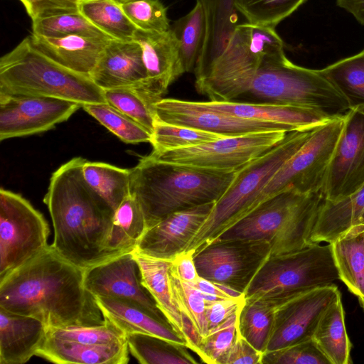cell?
<instances>
[{"label":"cell","mask_w":364,"mask_h":364,"mask_svg":"<svg viewBox=\"0 0 364 364\" xmlns=\"http://www.w3.org/2000/svg\"><path fill=\"white\" fill-rule=\"evenodd\" d=\"M84 274L48 245L0 281V308L36 318L47 330L102 324Z\"/></svg>","instance_id":"obj_1"},{"label":"cell","mask_w":364,"mask_h":364,"mask_svg":"<svg viewBox=\"0 0 364 364\" xmlns=\"http://www.w3.org/2000/svg\"><path fill=\"white\" fill-rule=\"evenodd\" d=\"M86 161L78 156L61 165L43 198L54 230L51 245L84 270L115 258L107 249L114 211L86 182Z\"/></svg>","instance_id":"obj_2"},{"label":"cell","mask_w":364,"mask_h":364,"mask_svg":"<svg viewBox=\"0 0 364 364\" xmlns=\"http://www.w3.org/2000/svg\"><path fill=\"white\" fill-rule=\"evenodd\" d=\"M236 172L176 164L147 155L130 169V194L142 209L147 229L172 213L216 203Z\"/></svg>","instance_id":"obj_3"},{"label":"cell","mask_w":364,"mask_h":364,"mask_svg":"<svg viewBox=\"0 0 364 364\" xmlns=\"http://www.w3.org/2000/svg\"><path fill=\"white\" fill-rule=\"evenodd\" d=\"M0 94L54 97L82 105L107 104L90 77L51 60L23 38L0 59Z\"/></svg>","instance_id":"obj_4"},{"label":"cell","mask_w":364,"mask_h":364,"mask_svg":"<svg viewBox=\"0 0 364 364\" xmlns=\"http://www.w3.org/2000/svg\"><path fill=\"white\" fill-rule=\"evenodd\" d=\"M242 97L250 102L318 109L332 114H343L352 107L346 95L321 70L294 64L284 49L264 57Z\"/></svg>","instance_id":"obj_5"},{"label":"cell","mask_w":364,"mask_h":364,"mask_svg":"<svg viewBox=\"0 0 364 364\" xmlns=\"http://www.w3.org/2000/svg\"><path fill=\"white\" fill-rule=\"evenodd\" d=\"M323 199L321 193L282 192L261 203L214 240H266L271 255L301 250L314 243L311 235Z\"/></svg>","instance_id":"obj_6"},{"label":"cell","mask_w":364,"mask_h":364,"mask_svg":"<svg viewBox=\"0 0 364 364\" xmlns=\"http://www.w3.org/2000/svg\"><path fill=\"white\" fill-rule=\"evenodd\" d=\"M312 130L287 132L279 143L237 171L232 183L215 203L185 251L195 252L252 212L262 191L304 144Z\"/></svg>","instance_id":"obj_7"},{"label":"cell","mask_w":364,"mask_h":364,"mask_svg":"<svg viewBox=\"0 0 364 364\" xmlns=\"http://www.w3.org/2000/svg\"><path fill=\"white\" fill-rule=\"evenodd\" d=\"M339 279L331 243H312L301 250L270 255L244 293L277 305Z\"/></svg>","instance_id":"obj_8"},{"label":"cell","mask_w":364,"mask_h":364,"mask_svg":"<svg viewBox=\"0 0 364 364\" xmlns=\"http://www.w3.org/2000/svg\"><path fill=\"white\" fill-rule=\"evenodd\" d=\"M280 49L284 43L274 28L243 22L207 76L195 82L196 89L213 101L240 98L248 91L264 57Z\"/></svg>","instance_id":"obj_9"},{"label":"cell","mask_w":364,"mask_h":364,"mask_svg":"<svg viewBox=\"0 0 364 364\" xmlns=\"http://www.w3.org/2000/svg\"><path fill=\"white\" fill-rule=\"evenodd\" d=\"M344 114L313 129L304 144L281 166L268 182L255 204L293 190L303 193H321L327 168L344 125Z\"/></svg>","instance_id":"obj_10"},{"label":"cell","mask_w":364,"mask_h":364,"mask_svg":"<svg viewBox=\"0 0 364 364\" xmlns=\"http://www.w3.org/2000/svg\"><path fill=\"white\" fill-rule=\"evenodd\" d=\"M47 221L20 194L0 189V281L48 246Z\"/></svg>","instance_id":"obj_11"},{"label":"cell","mask_w":364,"mask_h":364,"mask_svg":"<svg viewBox=\"0 0 364 364\" xmlns=\"http://www.w3.org/2000/svg\"><path fill=\"white\" fill-rule=\"evenodd\" d=\"M287 132L269 131L226 136L198 146L151 151L165 162L220 171H237L279 143Z\"/></svg>","instance_id":"obj_12"},{"label":"cell","mask_w":364,"mask_h":364,"mask_svg":"<svg viewBox=\"0 0 364 364\" xmlns=\"http://www.w3.org/2000/svg\"><path fill=\"white\" fill-rule=\"evenodd\" d=\"M270 255L266 240H214L196 251L193 259L199 277L244 294Z\"/></svg>","instance_id":"obj_13"},{"label":"cell","mask_w":364,"mask_h":364,"mask_svg":"<svg viewBox=\"0 0 364 364\" xmlns=\"http://www.w3.org/2000/svg\"><path fill=\"white\" fill-rule=\"evenodd\" d=\"M344 125L331 158L321 194L337 200L364 186V103L344 113Z\"/></svg>","instance_id":"obj_14"},{"label":"cell","mask_w":364,"mask_h":364,"mask_svg":"<svg viewBox=\"0 0 364 364\" xmlns=\"http://www.w3.org/2000/svg\"><path fill=\"white\" fill-rule=\"evenodd\" d=\"M341 296L338 287H317L276 305L266 351L283 348L313 338L326 309Z\"/></svg>","instance_id":"obj_15"},{"label":"cell","mask_w":364,"mask_h":364,"mask_svg":"<svg viewBox=\"0 0 364 364\" xmlns=\"http://www.w3.org/2000/svg\"><path fill=\"white\" fill-rule=\"evenodd\" d=\"M80 107L59 98L0 94V140L50 130Z\"/></svg>","instance_id":"obj_16"},{"label":"cell","mask_w":364,"mask_h":364,"mask_svg":"<svg viewBox=\"0 0 364 364\" xmlns=\"http://www.w3.org/2000/svg\"><path fill=\"white\" fill-rule=\"evenodd\" d=\"M84 284L95 296L132 301L167 322L155 301L142 285L137 262L127 253L85 270Z\"/></svg>","instance_id":"obj_17"},{"label":"cell","mask_w":364,"mask_h":364,"mask_svg":"<svg viewBox=\"0 0 364 364\" xmlns=\"http://www.w3.org/2000/svg\"><path fill=\"white\" fill-rule=\"evenodd\" d=\"M155 110L156 118L163 122L225 136L269 131L293 132L282 124L220 114L195 107L191 101L178 99L163 98L156 103Z\"/></svg>","instance_id":"obj_18"},{"label":"cell","mask_w":364,"mask_h":364,"mask_svg":"<svg viewBox=\"0 0 364 364\" xmlns=\"http://www.w3.org/2000/svg\"><path fill=\"white\" fill-rule=\"evenodd\" d=\"M215 203H206L169 214L146 230L132 252L172 260L186 250L210 214Z\"/></svg>","instance_id":"obj_19"},{"label":"cell","mask_w":364,"mask_h":364,"mask_svg":"<svg viewBox=\"0 0 364 364\" xmlns=\"http://www.w3.org/2000/svg\"><path fill=\"white\" fill-rule=\"evenodd\" d=\"M134 40L141 46L146 70V79L139 87L157 102L185 73L178 41L171 29L151 32L137 28Z\"/></svg>","instance_id":"obj_20"},{"label":"cell","mask_w":364,"mask_h":364,"mask_svg":"<svg viewBox=\"0 0 364 364\" xmlns=\"http://www.w3.org/2000/svg\"><path fill=\"white\" fill-rule=\"evenodd\" d=\"M191 102L195 107L220 114L282 124L291 131H310L338 115L318 109L235 100Z\"/></svg>","instance_id":"obj_21"},{"label":"cell","mask_w":364,"mask_h":364,"mask_svg":"<svg viewBox=\"0 0 364 364\" xmlns=\"http://www.w3.org/2000/svg\"><path fill=\"white\" fill-rule=\"evenodd\" d=\"M90 77L103 90L141 87L146 70L141 46L134 40L110 39Z\"/></svg>","instance_id":"obj_22"},{"label":"cell","mask_w":364,"mask_h":364,"mask_svg":"<svg viewBox=\"0 0 364 364\" xmlns=\"http://www.w3.org/2000/svg\"><path fill=\"white\" fill-rule=\"evenodd\" d=\"M200 1L204 12L205 34L193 71L195 82L203 80L209 73L226 48L236 28L242 23L240 16H242L237 9L235 0Z\"/></svg>","instance_id":"obj_23"},{"label":"cell","mask_w":364,"mask_h":364,"mask_svg":"<svg viewBox=\"0 0 364 364\" xmlns=\"http://www.w3.org/2000/svg\"><path fill=\"white\" fill-rule=\"evenodd\" d=\"M33 46L62 66L90 77L106 45L107 37L72 35L46 37L31 34Z\"/></svg>","instance_id":"obj_24"},{"label":"cell","mask_w":364,"mask_h":364,"mask_svg":"<svg viewBox=\"0 0 364 364\" xmlns=\"http://www.w3.org/2000/svg\"><path fill=\"white\" fill-rule=\"evenodd\" d=\"M47 334L39 320L0 308V364H23L36 355Z\"/></svg>","instance_id":"obj_25"},{"label":"cell","mask_w":364,"mask_h":364,"mask_svg":"<svg viewBox=\"0 0 364 364\" xmlns=\"http://www.w3.org/2000/svg\"><path fill=\"white\" fill-rule=\"evenodd\" d=\"M364 228V186L337 200L323 199L311 235L312 242L331 243L353 229Z\"/></svg>","instance_id":"obj_26"},{"label":"cell","mask_w":364,"mask_h":364,"mask_svg":"<svg viewBox=\"0 0 364 364\" xmlns=\"http://www.w3.org/2000/svg\"><path fill=\"white\" fill-rule=\"evenodd\" d=\"M127 341L88 345L49 336L36 355L58 364H126L129 362Z\"/></svg>","instance_id":"obj_27"},{"label":"cell","mask_w":364,"mask_h":364,"mask_svg":"<svg viewBox=\"0 0 364 364\" xmlns=\"http://www.w3.org/2000/svg\"><path fill=\"white\" fill-rule=\"evenodd\" d=\"M105 318L125 333H142L156 336L186 346L185 339L171 326L149 313L140 305L127 299L95 296Z\"/></svg>","instance_id":"obj_28"},{"label":"cell","mask_w":364,"mask_h":364,"mask_svg":"<svg viewBox=\"0 0 364 364\" xmlns=\"http://www.w3.org/2000/svg\"><path fill=\"white\" fill-rule=\"evenodd\" d=\"M132 254L139 267L142 285L149 292L168 323L185 339V321L174 302L169 282L172 260L154 258L136 252Z\"/></svg>","instance_id":"obj_29"},{"label":"cell","mask_w":364,"mask_h":364,"mask_svg":"<svg viewBox=\"0 0 364 364\" xmlns=\"http://www.w3.org/2000/svg\"><path fill=\"white\" fill-rule=\"evenodd\" d=\"M331 244L339 279L364 309V228L353 229Z\"/></svg>","instance_id":"obj_30"},{"label":"cell","mask_w":364,"mask_h":364,"mask_svg":"<svg viewBox=\"0 0 364 364\" xmlns=\"http://www.w3.org/2000/svg\"><path fill=\"white\" fill-rule=\"evenodd\" d=\"M169 282L174 302L185 321L186 346L196 353L200 339L209 331L205 317L206 301L193 285L176 275L171 265Z\"/></svg>","instance_id":"obj_31"},{"label":"cell","mask_w":364,"mask_h":364,"mask_svg":"<svg viewBox=\"0 0 364 364\" xmlns=\"http://www.w3.org/2000/svg\"><path fill=\"white\" fill-rule=\"evenodd\" d=\"M313 338L331 364L352 363L350 356L352 345L346 328L341 297L324 312Z\"/></svg>","instance_id":"obj_32"},{"label":"cell","mask_w":364,"mask_h":364,"mask_svg":"<svg viewBox=\"0 0 364 364\" xmlns=\"http://www.w3.org/2000/svg\"><path fill=\"white\" fill-rule=\"evenodd\" d=\"M146 230L142 209L130 194L114 211L108 251L115 257L132 252Z\"/></svg>","instance_id":"obj_33"},{"label":"cell","mask_w":364,"mask_h":364,"mask_svg":"<svg viewBox=\"0 0 364 364\" xmlns=\"http://www.w3.org/2000/svg\"><path fill=\"white\" fill-rule=\"evenodd\" d=\"M129 352L141 364H196L186 346L142 333H126Z\"/></svg>","instance_id":"obj_34"},{"label":"cell","mask_w":364,"mask_h":364,"mask_svg":"<svg viewBox=\"0 0 364 364\" xmlns=\"http://www.w3.org/2000/svg\"><path fill=\"white\" fill-rule=\"evenodd\" d=\"M82 173L88 185L114 211L130 195V169L87 160Z\"/></svg>","instance_id":"obj_35"},{"label":"cell","mask_w":364,"mask_h":364,"mask_svg":"<svg viewBox=\"0 0 364 364\" xmlns=\"http://www.w3.org/2000/svg\"><path fill=\"white\" fill-rule=\"evenodd\" d=\"M276 304L260 298H245L238 317L240 336L257 350L266 351L273 326Z\"/></svg>","instance_id":"obj_36"},{"label":"cell","mask_w":364,"mask_h":364,"mask_svg":"<svg viewBox=\"0 0 364 364\" xmlns=\"http://www.w3.org/2000/svg\"><path fill=\"white\" fill-rule=\"evenodd\" d=\"M80 12L110 38L134 40L137 28L115 0H82Z\"/></svg>","instance_id":"obj_37"},{"label":"cell","mask_w":364,"mask_h":364,"mask_svg":"<svg viewBox=\"0 0 364 364\" xmlns=\"http://www.w3.org/2000/svg\"><path fill=\"white\" fill-rule=\"evenodd\" d=\"M170 29L176 38L185 73L194 71L205 34L204 12L200 0L193 9L176 20Z\"/></svg>","instance_id":"obj_38"},{"label":"cell","mask_w":364,"mask_h":364,"mask_svg":"<svg viewBox=\"0 0 364 364\" xmlns=\"http://www.w3.org/2000/svg\"><path fill=\"white\" fill-rule=\"evenodd\" d=\"M104 95L107 104L132 118L152 134L156 117V102L139 87L105 90Z\"/></svg>","instance_id":"obj_39"},{"label":"cell","mask_w":364,"mask_h":364,"mask_svg":"<svg viewBox=\"0 0 364 364\" xmlns=\"http://www.w3.org/2000/svg\"><path fill=\"white\" fill-rule=\"evenodd\" d=\"M226 136L186 126L167 123L156 117L150 143L153 151L161 152L196 146Z\"/></svg>","instance_id":"obj_40"},{"label":"cell","mask_w":364,"mask_h":364,"mask_svg":"<svg viewBox=\"0 0 364 364\" xmlns=\"http://www.w3.org/2000/svg\"><path fill=\"white\" fill-rule=\"evenodd\" d=\"M90 115L127 144L150 142L151 134L142 125L109 104L82 107Z\"/></svg>","instance_id":"obj_41"},{"label":"cell","mask_w":364,"mask_h":364,"mask_svg":"<svg viewBox=\"0 0 364 364\" xmlns=\"http://www.w3.org/2000/svg\"><path fill=\"white\" fill-rule=\"evenodd\" d=\"M321 71L346 95L352 106L364 103V50Z\"/></svg>","instance_id":"obj_42"},{"label":"cell","mask_w":364,"mask_h":364,"mask_svg":"<svg viewBox=\"0 0 364 364\" xmlns=\"http://www.w3.org/2000/svg\"><path fill=\"white\" fill-rule=\"evenodd\" d=\"M307 0H235L245 20L255 25L274 28Z\"/></svg>","instance_id":"obj_43"},{"label":"cell","mask_w":364,"mask_h":364,"mask_svg":"<svg viewBox=\"0 0 364 364\" xmlns=\"http://www.w3.org/2000/svg\"><path fill=\"white\" fill-rule=\"evenodd\" d=\"M32 34L55 38L72 35L110 38L80 11L33 20Z\"/></svg>","instance_id":"obj_44"},{"label":"cell","mask_w":364,"mask_h":364,"mask_svg":"<svg viewBox=\"0 0 364 364\" xmlns=\"http://www.w3.org/2000/svg\"><path fill=\"white\" fill-rule=\"evenodd\" d=\"M240 310L218 326L209 330L208 334L200 339L196 353L202 362L218 364L219 360L230 350L240 336Z\"/></svg>","instance_id":"obj_45"},{"label":"cell","mask_w":364,"mask_h":364,"mask_svg":"<svg viewBox=\"0 0 364 364\" xmlns=\"http://www.w3.org/2000/svg\"><path fill=\"white\" fill-rule=\"evenodd\" d=\"M102 324L92 326L70 327L47 330L55 338L88 345L112 344L127 341L126 333L114 323L104 318Z\"/></svg>","instance_id":"obj_46"},{"label":"cell","mask_w":364,"mask_h":364,"mask_svg":"<svg viewBox=\"0 0 364 364\" xmlns=\"http://www.w3.org/2000/svg\"><path fill=\"white\" fill-rule=\"evenodd\" d=\"M121 4L138 29L151 32L170 29L166 8L159 0H131Z\"/></svg>","instance_id":"obj_47"},{"label":"cell","mask_w":364,"mask_h":364,"mask_svg":"<svg viewBox=\"0 0 364 364\" xmlns=\"http://www.w3.org/2000/svg\"><path fill=\"white\" fill-rule=\"evenodd\" d=\"M331 364L314 338L263 353L262 364Z\"/></svg>","instance_id":"obj_48"},{"label":"cell","mask_w":364,"mask_h":364,"mask_svg":"<svg viewBox=\"0 0 364 364\" xmlns=\"http://www.w3.org/2000/svg\"><path fill=\"white\" fill-rule=\"evenodd\" d=\"M32 21L80 11L82 0H19Z\"/></svg>","instance_id":"obj_49"},{"label":"cell","mask_w":364,"mask_h":364,"mask_svg":"<svg viewBox=\"0 0 364 364\" xmlns=\"http://www.w3.org/2000/svg\"><path fill=\"white\" fill-rule=\"evenodd\" d=\"M263 353L254 348L240 334L218 364H262Z\"/></svg>","instance_id":"obj_50"},{"label":"cell","mask_w":364,"mask_h":364,"mask_svg":"<svg viewBox=\"0 0 364 364\" xmlns=\"http://www.w3.org/2000/svg\"><path fill=\"white\" fill-rule=\"evenodd\" d=\"M244 302L245 297L206 301L205 317L209 330L218 326L240 310Z\"/></svg>","instance_id":"obj_51"},{"label":"cell","mask_w":364,"mask_h":364,"mask_svg":"<svg viewBox=\"0 0 364 364\" xmlns=\"http://www.w3.org/2000/svg\"><path fill=\"white\" fill-rule=\"evenodd\" d=\"M194 252H183L173 259L171 267L176 275L183 281L193 283L199 277L193 259Z\"/></svg>","instance_id":"obj_52"},{"label":"cell","mask_w":364,"mask_h":364,"mask_svg":"<svg viewBox=\"0 0 364 364\" xmlns=\"http://www.w3.org/2000/svg\"><path fill=\"white\" fill-rule=\"evenodd\" d=\"M337 5L350 14L362 25H364V0H336Z\"/></svg>","instance_id":"obj_53"},{"label":"cell","mask_w":364,"mask_h":364,"mask_svg":"<svg viewBox=\"0 0 364 364\" xmlns=\"http://www.w3.org/2000/svg\"><path fill=\"white\" fill-rule=\"evenodd\" d=\"M202 292L217 295L225 299H232L220 289L215 282L199 277L196 282L191 284Z\"/></svg>","instance_id":"obj_54"},{"label":"cell","mask_w":364,"mask_h":364,"mask_svg":"<svg viewBox=\"0 0 364 364\" xmlns=\"http://www.w3.org/2000/svg\"><path fill=\"white\" fill-rule=\"evenodd\" d=\"M115 1L119 2V3H120V4H122V3L131 1V0H115Z\"/></svg>","instance_id":"obj_55"}]
</instances>
